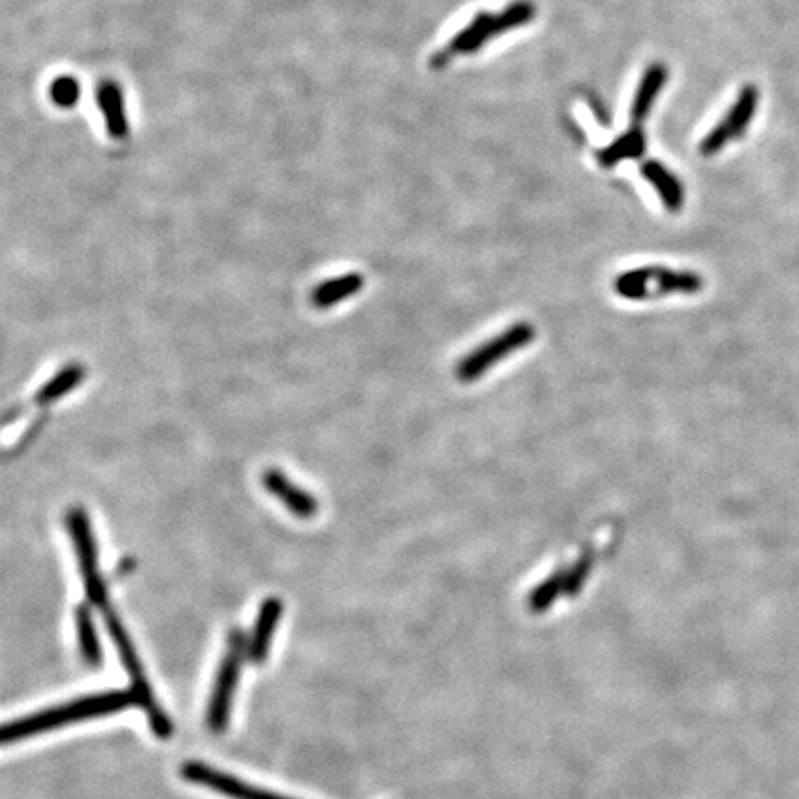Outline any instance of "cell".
Returning a JSON list of instances; mask_svg holds the SVG:
<instances>
[{"label":"cell","instance_id":"1","mask_svg":"<svg viewBox=\"0 0 799 799\" xmlns=\"http://www.w3.org/2000/svg\"><path fill=\"white\" fill-rule=\"evenodd\" d=\"M130 705H136V698H134L132 690H110V692L69 701L65 705H58V707H52L47 711H41V713L30 714L17 722L6 724L0 737L4 744L19 742V740L34 737L39 733H47V731L73 724V722L87 720V718L121 713Z\"/></svg>","mask_w":799,"mask_h":799},{"label":"cell","instance_id":"2","mask_svg":"<svg viewBox=\"0 0 799 799\" xmlns=\"http://www.w3.org/2000/svg\"><path fill=\"white\" fill-rule=\"evenodd\" d=\"M67 529L74 544V552L78 557L80 574L84 581V589L89 603L97 607L100 615L111 609L110 596L106 589V581L100 576L99 550L93 535V526L84 507H73L67 513Z\"/></svg>","mask_w":799,"mask_h":799},{"label":"cell","instance_id":"3","mask_svg":"<svg viewBox=\"0 0 799 799\" xmlns=\"http://www.w3.org/2000/svg\"><path fill=\"white\" fill-rule=\"evenodd\" d=\"M246 655H248V644H246L245 633L241 629H232L228 635V644H226V652L222 657L219 672L215 677V685L211 690L208 707V726L217 735L224 733L228 722H230L235 689L239 683Z\"/></svg>","mask_w":799,"mask_h":799},{"label":"cell","instance_id":"4","mask_svg":"<svg viewBox=\"0 0 799 799\" xmlns=\"http://www.w3.org/2000/svg\"><path fill=\"white\" fill-rule=\"evenodd\" d=\"M700 274L670 271L664 267H642L616 276L615 291L627 300H644L652 295H694L700 293Z\"/></svg>","mask_w":799,"mask_h":799},{"label":"cell","instance_id":"5","mask_svg":"<svg viewBox=\"0 0 799 799\" xmlns=\"http://www.w3.org/2000/svg\"><path fill=\"white\" fill-rule=\"evenodd\" d=\"M535 328L528 322H517L505 332L498 333L492 337L491 341H485L483 345L472 350L467 357L461 359L455 367L457 380L463 383L476 382L483 374L511 356L513 352H518L522 348L531 345L535 339Z\"/></svg>","mask_w":799,"mask_h":799},{"label":"cell","instance_id":"6","mask_svg":"<svg viewBox=\"0 0 799 799\" xmlns=\"http://www.w3.org/2000/svg\"><path fill=\"white\" fill-rule=\"evenodd\" d=\"M182 775L191 783L215 790V792L232 799H289L272 794L269 790L250 787V785H246L245 781L235 779L232 775L222 774L219 770L202 763H185Z\"/></svg>","mask_w":799,"mask_h":799},{"label":"cell","instance_id":"7","mask_svg":"<svg viewBox=\"0 0 799 799\" xmlns=\"http://www.w3.org/2000/svg\"><path fill=\"white\" fill-rule=\"evenodd\" d=\"M261 485L296 518L309 520L317 517L319 500L311 492L304 491L300 485L289 480L280 468H267L261 474Z\"/></svg>","mask_w":799,"mask_h":799},{"label":"cell","instance_id":"8","mask_svg":"<svg viewBox=\"0 0 799 799\" xmlns=\"http://www.w3.org/2000/svg\"><path fill=\"white\" fill-rule=\"evenodd\" d=\"M283 615V603L278 598H267L259 607L258 618L254 624L252 637L248 642V659L252 663L261 664L269 657L272 639L276 633V627Z\"/></svg>","mask_w":799,"mask_h":799},{"label":"cell","instance_id":"9","mask_svg":"<svg viewBox=\"0 0 799 799\" xmlns=\"http://www.w3.org/2000/svg\"><path fill=\"white\" fill-rule=\"evenodd\" d=\"M97 104H99L100 113L104 117L108 136L115 141H121L128 136V119H126L121 86L113 80L100 82L97 87Z\"/></svg>","mask_w":799,"mask_h":799},{"label":"cell","instance_id":"10","mask_svg":"<svg viewBox=\"0 0 799 799\" xmlns=\"http://www.w3.org/2000/svg\"><path fill=\"white\" fill-rule=\"evenodd\" d=\"M365 285V278L359 272H346L330 280L320 282L311 291V302L317 309H328L357 295Z\"/></svg>","mask_w":799,"mask_h":799},{"label":"cell","instance_id":"11","mask_svg":"<svg viewBox=\"0 0 799 799\" xmlns=\"http://www.w3.org/2000/svg\"><path fill=\"white\" fill-rule=\"evenodd\" d=\"M640 173L655 187L664 208L672 213L683 209V204H685L683 185L679 184L676 176L670 173L663 163H659L657 160L644 161L640 167Z\"/></svg>","mask_w":799,"mask_h":799},{"label":"cell","instance_id":"12","mask_svg":"<svg viewBox=\"0 0 799 799\" xmlns=\"http://www.w3.org/2000/svg\"><path fill=\"white\" fill-rule=\"evenodd\" d=\"M666 78H668V73L661 63H653L646 69V73L642 74L637 93L633 97V104H631L633 124H640L648 117V113L652 111L653 102L663 89Z\"/></svg>","mask_w":799,"mask_h":799},{"label":"cell","instance_id":"13","mask_svg":"<svg viewBox=\"0 0 799 799\" xmlns=\"http://www.w3.org/2000/svg\"><path fill=\"white\" fill-rule=\"evenodd\" d=\"M84 380H86V367L80 363H71L62 370H58L49 382L43 383L34 396V400H36L37 406H50V404L62 400L63 396L73 393L74 389H78Z\"/></svg>","mask_w":799,"mask_h":799},{"label":"cell","instance_id":"14","mask_svg":"<svg viewBox=\"0 0 799 799\" xmlns=\"http://www.w3.org/2000/svg\"><path fill=\"white\" fill-rule=\"evenodd\" d=\"M646 148V137L640 128V124H633L626 134L616 137L609 147L602 148L596 158L600 161L603 169H613L616 163L622 160H637L644 154Z\"/></svg>","mask_w":799,"mask_h":799},{"label":"cell","instance_id":"15","mask_svg":"<svg viewBox=\"0 0 799 799\" xmlns=\"http://www.w3.org/2000/svg\"><path fill=\"white\" fill-rule=\"evenodd\" d=\"M91 603H80L74 609V624H76V633H78V644H80V653L84 657L89 666L99 668L102 664V650H100L99 635H97V627L93 622V613H91Z\"/></svg>","mask_w":799,"mask_h":799},{"label":"cell","instance_id":"16","mask_svg":"<svg viewBox=\"0 0 799 799\" xmlns=\"http://www.w3.org/2000/svg\"><path fill=\"white\" fill-rule=\"evenodd\" d=\"M492 13L480 12L470 25L465 26L454 39L448 43L446 52L448 56L452 54H470L478 52L483 47L485 41H489L492 36Z\"/></svg>","mask_w":799,"mask_h":799},{"label":"cell","instance_id":"17","mask_svg":"<svg viewBox=\"0 0 799 799\" xmlns=\"http://www.w3.org/2000/svg\"><path fill=\"white\" fill-rule=\"evenodd\" d=\"M757 104H759V89L755 86L742 87L735 104L731 106L729 113L722 119L727 126V130L731 132L733 139L744 136V132L748 130L751 119H753V115L757 111Z\"/></svg>","mask_w":799,"mask_h":799},{"label":"cell","instance_id":"18","mask_svg":"<svg viewBox=\"0 0 799 799\" xmlns=\"http://www.w3.org/2000/svg\"><path fill=\"white\" fill-rule=\"evenodd\" d=\"M563 594H565V570H559L550 578L544 579L537 585V589L529 594V609L533 613H544Z\"/></svg>","mask_w":799,"mask_h":799},{"label":"cell","instance_id":"19","mask_svg":"<svg viewBox=\"0 0 799 799\" xmlns=\"http://www.w3.org/2000/svg\"><path fill=\"white\" fill-rule=\"evenodd\" d=\"M535 17V6L528 0H517L509 4L504 12L494 15L492 19V36H500L517 26L528 25Z\"/></svg>","mask_w":799,"mask_h":799},{"label":"cell","instance_id":"20","mask_svg":"<svg viewBox=\"0 0 799 799\" xmlns=\"http://www.w3.org/2000/svg\"><path fill=\"white\" fill-rule=\"evenodd\" d=\"M50 99L58 106V108H73L76 102L80 99V84L78 80L63 74L54 78V82L50 84Z\"/></svg>","mask_w":799,"mask_h":799},{"label":"cell","instance_id":"21","mask_svg":"<svg viewBox=\"0 0 799 799\" xmlns=\"http://www.w3.org/2000/svg\"><path fill=\"white\" fill-rule=\"evenodd\" d=\"M591 568V554H585L579 561H576V565L565 570V594H570V596L578 594L581 591V587L585 585L587 578H589Z\"/></svg>","mask_w":799,"mask_h":799},{"label":"cell","instance_id":"22","mask_svg":"<svg viewBox=\"0 0 799 799\" xmlns=\"http://www.w3.org/2000/svg\"><path fill=\"white\" fill-rule=\"evenodd\" d=\"M731 139H733L731 132L727 130L724 121H720L707 136L703 137V141H701L700 145V152L703 156H707V158H709V156H714V154L722 152Z\"/></svg>","mask_w":799,"mask_h":799}]
</instances>
